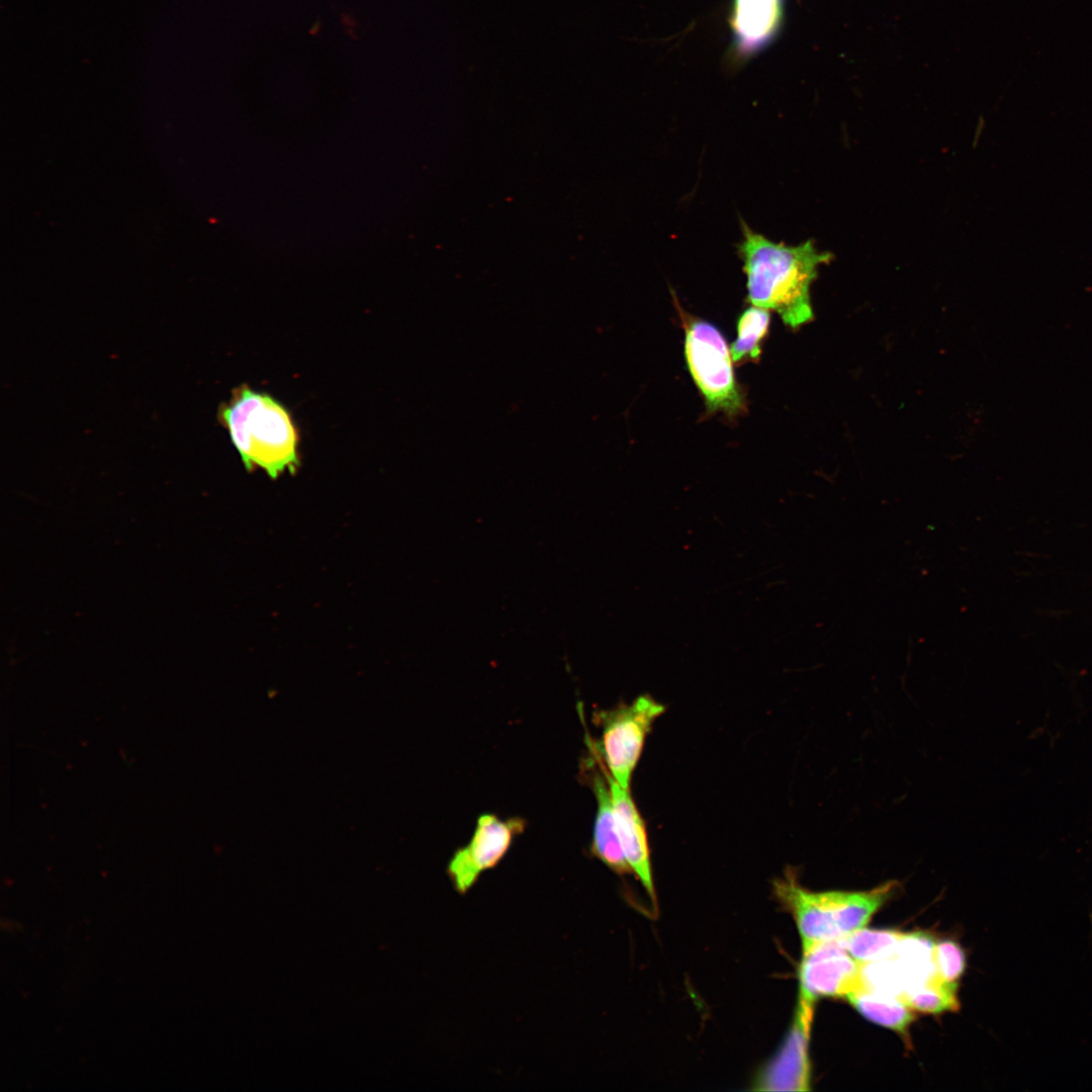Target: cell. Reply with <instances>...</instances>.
<instances>
[{
    "instance_id": "1",
    "label": "cell",
    "mask_w": 1092,
    "mask_h": 1092,
    "mask_svg": "<svg viewBox=\"0 0 1092 1092\" xmlns=\"http://www.w3.org/2000/svg\"><path fill=\"white\" fill-rule=\"evenodd\" d=\"M738 254L746 275L747 301L778 312L791 328L813 317L810 287L820 265L831 260L812 241L797 246L776 243L741 220Z\"/></svg>"
},
{
    "instance_id": "2",
    "label": "cell",
    "mask_w": 1092,
    "mask_h": 1092,
    "mask_svg": "<svg viewBox=\"0 0 1092 1092\" xmlns=\"http://www.w3.org/2000/svg\"><path fill=\"white\" fill-rule=\"evenodd\" d=\"M217 421L228 431L245 468L263 469L271 478L299 465V436L289 412L268 393L247 384L220 403Z\"/></svg>"
},
{
    "instance_id": "3",
    "label": "cell",
    "mask_w": 1092,
    "mask_h": 1092,
    "mask_svg": "<svg viewBox=\"0 0 1092 1092\" xmlns=\"http://www.w3.org/2000/svg\"><path fill=\"white\" fill-rule=\"evenodd\" d=\"M895 881L870 891L813 892L804 888L794 872L774 882V893L792 914L802 941L803 952L815 945L842 938L867 925L872 916L898 890Z\"/></svg>"
},
{
    "instance_id": "4",
    "label": "cell",
    "mask_w": 1092,
    "mask_h": 1092,
    "mask_svg": "<svg viewBox=\"0 0 1092 1092\" xmlns=\"http://www.w3.org/2000/svg\"><path fill=\"white\" fill-rule=\"evenodd\" d=\"M673 301L685 328V356L690 373L705 399L709 413L733 418L745 411L746 402L732 365L725 338L712 324L682 310Z\"/></svg>"
},
{
    "instance_id": "5",
    "label": "cell",
    "mask_w": 1092,
    "mask_h": 1092,
    "mask_svg": "<svg viewBox=\"0 0 1092 1092\" xmlns=\"http://www.w3.org/2000/svg\"><path fill=\"white\" fill-rule=\"evenodd\" d=\"M665 707L648 695L629 705L597 713L602 726L599 746L606 768L622 788L630 790L632 775L640 759L645 739Z\"/></svg>"
},
{
    "instance_id": "6",
    "label": "cell",
    "mask_w": 1092,
    "mask_h": 1092,
    "mask_svg": "<svg viewBox=\"0 0 1092 1092\" xmlns=\"http://www.w3.org/2000/svg\"><path fill=\"white\" fill-rule=\"evenodd\" d=\"M524 828L525 821L521 818L503 820L494 814H481L469 842L448 863L447 873L454 889L465 894L484 871L500 861Z\"/></svg>"
},
{
    "instance_id": "7",
    "label": "cell",
    "mask_w": 1092,
    "mask_h": 1092,
    "mask_svg": "<svg viewBox=\"0 0 1092 1092\" xmlns=\"http://www.w3.org/2000/svg\"><path fill=\"white\" fill-rule=\"evenodd\" d=\"M861 964L840 938L821 942L803 952L799 969V999L814 1004L821 997H846L863 987Z\"/></svg>"
},
{
    "instance_id": "8",
    "label": "cell",
    "mask_w": 1092,
    "mask_h": 1092,
    "mask_svg": "<svg viewBox=\"0 0 1092 1092\" xmlns=\"http://www.w3.org/2000/svg\"><path fill=\"white\" fill-rule=\"evenodd\" d=\"M814 1006L798 1000L791 1029L778 1053L756 1075L753 1081L754 1090L810 1089L809 1038Z\"/></svg>"
},
{
    "instance_id": "9",
    "label": "cell",
    "mask_w": 1092,
    "mask_h": 1092,
    "mask_svg": "<svg viewBox=\"0 0 1092 1092\" xmlns=\"http://www.w3.org/2000/svg\"><path fill=\"white\" fill-rule=\"evenodd\" d=\"M602 769L609 784L617 832L625 857L633 875L644 887L653 904H656L645 822L633 801L630 790L616 783L604 766Z\"/></svg>"
},
{
    "instance_id": "10",
    "label": "cell",
    "mask_w": 1092,
    "mask_h": 1092,
    "mask_svg": "<svg viewBox=\"0 0 1092 1092\" xmlns=\"http://www.w3.org/2000/svg\"><path fill=\"white\" fill-rule=\"evenodd\" d=\"M592 789L597 800V813L590 850L616 874H633L621 846L610 788L604 771L603 775L593 774Z\"/></svg>"
},
{
    "instance_id": "11",
    "label": "cell",
    "mask_w": 1092,
    "mask_h": 1092,
    "mask_svg": "<svg viewBox=\"0 0 1092 1092\" xmlns=\"http://www.w3.org/2000/svg\"><path fill=\"white\" fill-rule=\"evenodd\" d=\"M781 17L780 0H736L732 24L740 47L752 51L775 33Z\"/></svg>"
},
{
    "instance_id": "12",
    "label": "cell",
    "mask_w": 1092,
    "mask_h": 1092,
    "mask_svg": "<svg viewBox=\"0 0 1092 1092\" xmlns=\"http://www.w3.org/2000/svg\"><path fill=\"white\" fill-rule=\"evenodd\" d=\"M845 998L869 1020L890 1028L908 1039V1028L914 1020V1014L913 1010L898 998L874 992L864 987L851 992Z\"/></svg>"
},
{
    "instance_id": "13",
    "label": "cell",
    "mask_w": 1092,
    "mask_h": 1092,
    "mask_svg": "<svg viewBox=\"0 0 1092 1092\" xmlns=\"http://www.w3.org/2000/svg\"><path fill=\"white\" fill-rule=\"evenodd\" d=\"M770 314L768 309L751 305L740 315L737 324V338L731 347L733 362L742 364L758 361L761 355V342L768 333Z\"/></svg>"
},
{
    "instance_id": "14",
    "label": "cell",
    "mask_w": 1092,
    "mask_h": 1092,
    "mask_svg": "<svg viewBox=\"0 0 1092 1092\" xmlns=\"http://www.w3.org/2000/svg\"><path fill=\"white\" fill-rule=\"evenodd\" d=\"M904 933L889 929H857L840 938L846 951L858 963L893 958Z\"/></svg>"
},
{
    "instance_id": "15",
    "label": "cell",
    "mask_w": 1092,
    "mask_h": 1092,
    "mask_svg": "<svg viewBox=\"0 0 1092 1092\" xmlns=\"http://www.w3.org/2000/svg\"><path fill=\"white\" fill-rule=\"evenodd\" d=\"M956 990L957 985L943 982L935 973L924 984L903 994L899 1000L911 1010L938 1014L959 1008Z\"/></svg>"
},
{
    "instance_id": "16",
    "label": "cell",
    "mask_w": 1092,
    "mask_h": 1092,
    "mask_svg": "<svg viewBox=\"0 0 1092 1092\" xmlns=\"http://www.w3.org/2000/svg\"><path fill=\"white\" fill-rule=\"evenodd\" d=\"M933 963L937 976L943 982L957 985L965 971L964 950L952 940H940L934 945Z\"/></svg>"
}]
</instances>
